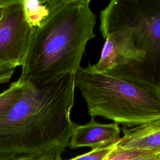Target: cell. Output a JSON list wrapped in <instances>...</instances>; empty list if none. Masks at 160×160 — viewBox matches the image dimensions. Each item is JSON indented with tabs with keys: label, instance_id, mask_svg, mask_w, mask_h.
Returning a JSON list of instances; mask_svg holds the SVG:
<instances>
[{
	"label": "cell",
	"instance_id": "8",
	"mask_svg": "<svg viewBox=\"0 0 160 160\" xmlns=\"http://www.w3.org/2000/svg\"><path fill=\"white\" fill-rule=\"evenodd\" d=\"M117 148L160 153V119L140 126L122 129Z\"/></svg>",
	"mask_w": 160,
	"mask_h": 160
},
{
	"label": "cell",
	"instance_id": "4",
	"mask_svg": "<svg viewBox=\"0 0 160 160\" xmlns=\"http://www.w3.org/2000/svg\"><path fill=\"white\" fill-rule=\"evenodd\" d=\"M100 20L104 39L119 28L131 32L135 45L145 54L142 64L160 60V0H112L101 11Z\"/></svg>",
	"mask_w": 160,
	"mask_h": 160
},
{
	"label": "cell",
	"instance_id": "5",
	"mask_svg": "<svg viewBox=\"0 0 160 160\" xmlns=\"http://www.w3.org/2000/svg\"><path fill=\"white\" fill-rule=\"evenodd\" d=\"M33 31L24 0H5L0 19V63L23 64Z\"/></svg>",
	"mask_w": 160,
	"mask_h": 160
},
{
	"label": "cell",
	"instance_id": "6",
	"mask_svg": "<svg viewBox=\"0 0 160 160\" xmlns=\"http://www.w3.org/2000/svg\"><path fill=\"white\" fill-rule=\"evenodd\" d=\"M144 58L145 54L135 45L131 32L121 28L106 36L99 60L88 66L94 72L105 73L133 62L142 64Z\"/></svg>",
	"mask_w": 160,
	"mask_h": 160
},
{
	"label": "cell",
	"instance_id": "14",
	"mask_svg": "<svg viewBox=\"0 0 160 160\" xmlns=\"http://www.w3.org/2000/svg\"><path fill=\"white\" fill-rule=\"evenodd\" d=\"M5 2V0H0V19L1 18L2 12H3V6Z\"/></svg>",
	"mask_w": 160,
	"mask_h": 160
},
{
	"label": "cell",
	"instance_id": "2",
	"mask_svg": "<svg viewBox=\"0 0 160 160\" xmlns=\"http://www.w3.org/2000/svg\"><path fill=\"white\" fill-rule=\"evenodd\" d=\"M19 78L42 88L67 73H76L87 42L96 36L91 0L42 1Z\"/></svg>",
	"mask_w": 160,
	"mask_h": 160
},
{
	"label": "cell",
	"instance_id": "12",
	"mask_svg": "<svg viewBox=\"0 0 160 160\" xmlns=\"http://www.w3.org/2000/svg\"><path fill=\"white\" fill-rule=\"evenodd\" d=\"M14 67L0 63V84L8 82L14 74Z\"/></svg>",
	"mask_w": 160,
	"mask_h": 160
},
{
	"label": "cell",
	"instance_id": "7",
	"mask_svg": "<svg viewBox=\"0 0 160 160\" xmlns=\"http://www.w3.org/2000/svg\"><path fill=\"white\" fill-rule=\"evenodd\" d=\"M120 133L118 123L102 124L91 118L85 124H76L69 145L72 149L81 147H89L92 149L103 148L118 142L121 137Z\"/></svg>",
	"mask_w": 160,
	"mask_h": 160
},
{
	"label": "cell",
	"instance_id": "9",
	"mask_svg": "<svg viewBox=\"0 0 160 160\" xmlns=\"http://www.w3.org/2000/svg\"><path fill=\"white\" fill-rule=\"evenodd\" d=\"M25 82L21 78L11 83L9 88L0 93V119L2 118L21 97Z\"/></svg>",
	"mask_w": 160,
	"mask_h": 160
},
{
	"label": "cell",
	"instance_id": "11",
	"mask_svg": "<svg viewBox=\"0 0 160 160\" xmlns=\"http://www.w3.org/2000/svg\"><path fill=\"white\" fill-rule=\"evenodd\" d=\"M155 153L152 151L141 149H125L116 148L104 160H131L138 156Z\"/></svg>",
	"mask_w": 160,
	"mask_h": 160
},
{
	"label": "cell",
	"instance_id": "1",
	"mask_svg": "<svg viewBox=\"0 0 160 160\" xmlns=\"http://www.w3.org/2000/svg\"><path fill=\"white\" fill-rule=\"evenodd\" d=\"M75 88V73L42 88L25 82L21 97L0 119V160H62L76 126L71 119Z\"/></svg>",
	"mask_w": 160,
	"mask_h": 160
},
{
	"label": "cell",
	"instance_id": "15",
	"mask_svg": "<svg viewBox=\"0 0 160 160\" xmlns=\"http://www.w3.org/2000/svg\"><path fill=\"white\" fill-rule=\"evenodd\" d=\"M158 88H159V91H160V80H159V83L158 84Z\"/></svg>",
	"mask_w": 160,
	"mask_h": 160
},
{
	"label": "cell",
	"instance_id": "10",
	"mask_svg": "<svg viewBox=\"0 0 160 160\" xmlns=\"http://www.w3.org/2000/svg\"><path fill=\"white\" fill-rule=\"evenodd\" d=\"M118 142L108 146L92 149L91 151L69 160H104L117 148Z\"/></svg>",
	"mask_w": 160,
	"mask_h": 160
},
{
	"label": "cell",
	"instance_id": "13",
	"mask_svg": "<svg viewBox=\"0 0 160 160\" xmlns=\"http://www.w3.org/2000/svg\"><path fill=\"white\" fill-rule=\"evenodd\" d=\"M131 160H160V153H151L138 156Z\"/></svg>",
	"mask_w": 160,
	"mask_h": 160
},
{
	"label": "cell",
	"instance_id": "3",
	"mask_svg": "<svg viewBox=\"0 0 160 160\" xmlns=\"http://www.w3.org/2000/svg\"><path fill=\"white\" fill-rule=\"evenodd\" d=\"M122 68L100 73L80 67L75 74V86L91 118L100 116L131 128L159 119L158 84L135 70Z\"/></svg>",
	"mask_w": 160,
	"mask_h": 160
}]
</instances>
